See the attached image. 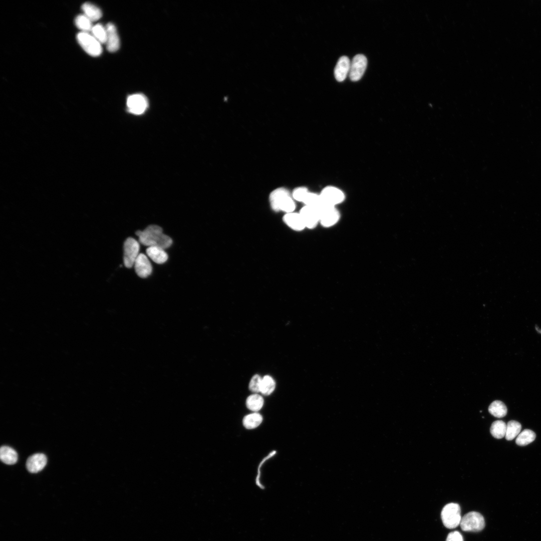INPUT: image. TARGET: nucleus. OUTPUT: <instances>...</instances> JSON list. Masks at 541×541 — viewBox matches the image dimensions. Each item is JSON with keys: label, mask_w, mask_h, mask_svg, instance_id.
I'll list each match as a JSON object with an SVG mask.
<instances>
[{"label": "nucleus", "mask_w": 541, "mask_h": 541, "mask_svg": "<svg viewBox=\"0 0 541 541\" xmlns=\"http://www.w3.org/2000/svg\"><path fill=\"white\" fill-rule=\"evenodd\" d=\"M276 388V382L274 379L269 375H265L262 378L260 393L268 396L271 394Z\"/></svg>", "instance_id": "393cba45"}, {"label": "nucleus", "mask_w": 541, "mask_h": 541, "mask_svg": "<svg viewBox=\"0 0 541 541\" xmlns=\"http://www.w3.org/2000/svg\"><path fill=\"white\" fill-rule=\"evenodd\" d=\"M272 208L276 211H282L286 213L293 212L295 203L292 196L285 188H279L273 190L269 195Z\"/></svg>", "instance_id": "f03ea898"}, {"label": "nucleus", "mask_w": 541, "mask_h": 541, "mask_svg": "<svg viewBox=\"0 0 541 541\" xmlns=\"http://www.w3.org/2000/svg\"><path fill=\"white\" fill-rule=\"evenodd\" d=\"M47 459L43 453H36L30 456L26 462L28 470L32 473H37L42 470L46 466Z\"/></svg>", "instance_id": "4468645a"}, {"label": "nucleus", "mask_w": 541, "mask_h": 541, "mask_svg": "<svg viewBox=\"0 0 541 541\" xmlns=\"http://www.w3.org/2000/svg\"><path fill=\"white\" fill-rule=\"evenodd\" d=\"M351 62L346 56H342L338 60L334 69L335 79L338 82H342L349 74Z\"/></svg>", "instance_id": "2eb2a0df"}, {"label": "nucleus", "mask_w": 541, "mask_h": 541, "mask_svg": "<svg viewBox=\"0 0 541 541\" xmlns=\"http://www.w3.org/2000/svg\"><path fill=\"white\" fill-rule=\"evenodd\" d=\"M506 429V424L504 422L501 420H496L492 423L490 431L494 438L500 439L505 436Z\"/></svg>", "instance_id": "5701e85b"}, {"label": "nucleus", "mask_w": 541, "mask_h": 541, "mask_svg": "<svg viewBox=\"0 0 541 541\" xmlns=\"http://www.w3.org/2000/svg\"><path fill=\"white\" fill-rule=\"evenodd\" d=\"M488 411L493 416L501 418L506 415L507 410L506 406L502 401L495 400L489 405Z\"/></svg>", "instance_id": "4be33fe9"}, {"label": "nucleus", "mask_w": 541, "mask_h": 541, "mask_svg": "<svg viewBox=\"0 0 541 541\" xmlns=\"http://www.w3.org/2000/svg\"><path fill=\"white\" fill-rule=\"evenodd\" d=\"M146 252L154 262L158 264L164 263L168 258L164 249L158 246H149L146 249Z\"/></svg>", "instance_id": "f3484780"}, {"label": "nucleus", "mask_w": 541, "mask_h": 541, "mask_svg": "<svg viewBox=\"0 0 541 541\" xmlns=\"http://www.w3.org/2000/svg\"><path fill=\"white\" fill-rule=\"evenodd\" d=\"M441 519L444 525L447 528L456 527L461 520V509L456 503H449L445 505L441 513Z\"/></svg>", "instance_id": "7ed1b4c3"}, {"label": "nucleus", "mask_w": 541, "mask_h": 541, "mask_svg": "<svg viewBox=\"0 0 541 541\" xmlns=\"http://www.w3.org/2000/svg\"><path fill=\"white\" fill-rule=\"evenodd\" d=\"M123 263L127 268L134 265L136 259L139 254L140 244L138 241L132 237L127 238L123 245Z\"/></svg>", "instance_id": "423d86ee"}, {"label": "nucleus", "mask_w": 541, "mask_h": 541, "mask_svg": "<svg viewBox=\"0 0 541 541\" xmlns=\"http://www.w3.org/2000/svg\"><path fill=\"white\" fill-rule=\"evenodd\" d=\"M460 525L463 531L477 532L484 528L485 520L480 513L471 511L462 517Z\"/></svg>", "instance_id": "39448f33"}, {"label": "nucleus", "mask_w": 541, "mask_h": 541, "mask_svg": "<svg viewBox=\"0 0 541 541\" xmlns=\"http://www.w3.org/2000/svg\"><path fill=\"white\" fill-rule=\"evenodd\" d=\"M107 38L106 41L107 49L110 52L117 51L120 47V39L115 25L111 23L106 26Z\"/></svg>", "instance_id": "ddd939ff"}, {"label": "nucleus", "mask_w": 541, "mask_h": 541, "mask_svg": "<svg viewBox=\"0 0 541 541\" xmlns=\"http://www.w3.org/2000/svg\"><path fill=\"white\" fill-rule=\"evenodd\" d=\"M262 378L258 374L253 375L249 383V389L252 392H260Z\"/></svg>", "instance_id": "c756f323"}, {"label": "nucleus", "mask_w": 541, "mask_h": 541, "mask_svg": "<svg viewBox=\"0 0 541 541\" xmlns=\"http://www.w3.org/2000/svg\"><path fill=\"white\" fill-rule=\"evenodd\" d=\"M367 65V59L362 54L354 56L350 64L349 77L352 81H359L363 76Z\"/></svg>", "instance_id": "1a4fd4ad"}, {"label": "nucleus", "mask_w": 541, "mask_h": 541, "mask_svg": "<svg viewBox=\"0 0 541 541\" xmlns=\"http://www.w3.org/2000/svg\"><path fill=\"white\" fill-rule=\"evenodd\" d=\"M305 205L319 209L323 204L320 194L309 192L304 202Z\"/></svg>", "instance_id": "c85d7f7f"}, {"label": "nucleus", "mask_w": 541, "mask_h": 541, "mask_svg": "<svg viewBox=\"0 0 541 541\" xmlns=\"http://www.w3.org/2000/svg\"><path fill=\"white\" fill-rule=\"evenodd\" d=\"M263 404V398L256 393L249 395L246 400L247 408L254 412L259 411L262 408Z\"/></svg>", "instance_id": "412c9836"}, {"label": "nucleus", "mask_w": 541, "mask_h": 541, "mask_svg": "<svg viewBox=\"0 0 541 541\" xmlns=\"http://www.w3.org/2000/svg\"><path fill=\"white\" fill-rule=\"evenodd\" d=\"M306 228H314L320 223V215L318 209L304 205L299 212Z\"/></svg>", "instance_id": "9b49d317"}, {"label": "nucleus", "mask_w": 541, "mask_h": 541, "mask_svg": "<svg viewBox=\"0 0 541 541\" xmlns=\"http://www.w3.org/2000/svg\"><path fill=\"white\" fill-rule=\"evenodd\" d=\"M77 39L84 50L90 56L97 57L102 53L101 44L90 33L81 32L77 34Z\"/></svg>", "instance_id": "20e7f679"}, {"label": "nucleus", "mask_w": 541, "mask_h": 541, "mask_svg": "<svg viewBox=\"0 0 541 541\" xmlns=\"http://www.w3.org/2000/svg\"><path fill=\"white\" fill-rule=\"evenodd\" d=\"M262 416L257 412H254L245 416L242 420V423L247 429H254L257 427L262 421Z\"/></svg>", "instance_id": "aec40b11"}, {"label": "nucleus", "mask_w": 541, "mask_h": 541, "mask_svg": "<svg viewBox=\"0 0 541 541\" xmlns=\"http://www.w3.org/2000/svg\"><path fill=\"white\" fill-rule=\"evenodd\" d=\"M91 34L101 43L106 44L107 38L106 28L102 25L98 24L93 26L91 31Z\"/></svg>", "instance_id": "cd10ccee"}, {"label": "nucleus", "mask_w": 541, "mask_h": 541, "mask_svg": "<svg viewBox=\"0 0 541 541\" xmlns=\"http://www.w3.org/2000/svg\"><path fill=\"white\" fill-rule=\"evenodd\" d=\"M285 223L292 229L301 231L306 228L305 225L299 212L287 213L284 216Z\"/></svg>", "instance_id": "dca6fc26"}, {"label": "nucleus", "mask_w": 541, "mask_h": 541, "mask_svg": "<svg viewBox=\"0 0 541 541\" xmlns=\"http://www.w3.org/2000/svg\"><path fill=\"white\" fill-rule=\"evenodd\" d=\"M309 192L304 187H298L293 191L292 196L294 200L303 202Z\"/></svg>", "instance_id": "7c9ffc66"}, {"label": "nucleus", "mask_w": 541, "mask_h": 541, "mask_svg": "<svg viewBox=\"0 0 541 541\" xmlns=\"http://www.w3.org/2000/svg\"><path fill=\"white\" fill-rule=\"evenodd\" d=\"M134 265L136 274L141 278H147L152 273V265L147 256L142 253L139 254Z\"/></svg>", "instance_id": "f8f14e48"}, {"label": "nucleus", "mask_w": 541, "mask_h": 541, "mask_svg": "<svg viewBox=\"0 0 541 541\" xmlns=\"http://www.w3.org/2000/svg\"><path fill=\"white\" fill-rule=\"evenodd\" d=\"M75 23L82 32L89 33L93 27L92 21L84 14L78 15L75 20Z\"/></svg>", "instance_id": "bb28decb"}, {"label": "nucleus", "mask_w": 541, "mask_h": 541, "mask_svg": "<svg viewBox=\"0 0 541 541\" xmlns=\"http://www.w3.org/2000/svg\"><path fill=\"white\" fill-rule=\"evenodd\" d=\"M320 195L324 203L333 206L341 203L345 197L340 189L333 186L325 187Z\"/></svg>", "instance_id": "6e6552de"}, {"label": "nucleus", "mask_w": 541, "mask_h": 541, "mask_svg": "<svg viewBox=\"0 0 541 541\" xmlns=\"http://www.w3.org/2000/svg\"><path fill=\"white\" fill-rule=\"evenodd\" d=\"M0 458L2 462L7 464H14L18 460V454L12 448L3 446L0 449Z\"/></svg>", "instance_id": "a211bd4d"}, {"label": "nucleus", "mask_w": 541, "mask_h": 541, "mask_svg": "<svg viewBox=\"0 0 541 541\" xmlns=\"http://www.w3.org/2000/svg\"><path fill=\"white\" fill-rule=\"evenodd\" d=\"M521 425L517 421L511 420L506 424L505 438L507 440H511L518 435L521 431Z\"/></svg>", "instance_id": "a878e982"}, {"label": "nucleus", "mask_w": 541, "mask_h": 541, "mask_svg": "<svg viewBox=\"0 0 541 541\" xmlns=\"http://www.w3.org/2000/svg\"><path fill=\"white\" fill-rule=\"evenodd\" d=\"M318 210L320 215V223L325 227H332L336 224L340 219V213L335 206L323 203Z\"/></svg>", "instance_id": "0eeeda50"}, {"label": "nucleus", "mask_w": 541, "mask_h": 541, "mask_svg": "<svg viewBox=\"0 0 541 541\" xmlns=\"http://www.w3.org/2000/svg\"><path fill=\"white\" fill-rule=\"evenodd\" d=\"M535 437L536 435L533 431L526 429L518 435L516 443L519 446H525L533 442Z\"/></svg>", "instance_id": "b1692460"}, {"label": "nucleus", "mask_w": 541, "mask_h": 541, "mask_svg": "<svg viewBox=\"0 0 541 541\" xmlns=\"http://www.w3.org/2000/svg\"><path fill=\"white\" fill-rule=\"evenodd\" d=\"M135 234L139 237V242L148 247L155 246L165 249L173 242L171 237L164 234L162 228L156 225H150L143 231H137Z\"/></svg>", "instance_id": "f257e3e1"}, {"label": "nucleus", "mask_w": 541, "mask_h": 541, "mask_svg": "<svg viewBox=\"0 0 541 541\" xmlns=\"http://www.w3.org/2000/svg\"><path fill=\"white\" fill-rule=\"evenodd\" d=\"M127 106L130 112L139 115L143 113L147 109L148 101L144 95L135 94L128 97Z\"/></svg>", "instance_id": "9d476101"}, {"label": "nucleus", "mask_w": 541, "mask_h": 541, "mask_svg": "<svg viewBox=\"0 0 541 541\" xmlns=\"http://www.w3.org/2000/svg\"><path fill=\"white\" fill-rule=\"evenodd\" d=\"M82 10L86 17L91 21H95L100 19L102 16L101 10L95 5L85 3L82 6Z\"/></svg>", "instance_id": "6ab92c4d"}, {"label": "nucleus", "mask_w": 541, "mask_h": 541, "mask_svg": "<svg viewBox=\"0 0 541 541\" xmlns=\"http://www.w3.org/2000/svg\"><path fill=\"white\" fill-rule=\"evenodd\" d=\"M446 541H463V538L459 531H454L448 534Z\"/></svg>", "instance_id": "2f4dec72"}]
</instances>
